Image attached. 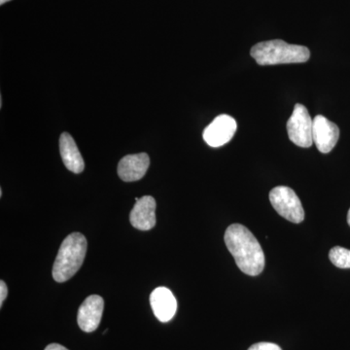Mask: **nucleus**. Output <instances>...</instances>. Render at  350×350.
Wrapping results in <instances>:
<instances>
[{
  "label": "nucleus",
  "instance_id": "1",
  "mask_svg": "<svg viewBox=\"0 0 350 350\" xmlns=\"http://www.w3.org/2000/svg\"><path fill=\"white\" fill-rule=\"evenodd\" d=\"M225 243L237 266L245 275H259L264 271L265 255L259 241L244 226L232 224L225 232Z\"/></svg>",
  "mask_w": 350,
  "mask_h": 350
},
{
  "label": "nucleus",
  "instance_id": "11",
  "mask_svg": "<svg viewBox=\"0 0 350 350\" xmlns=\"http://www.w3.org/2000/svg\"><path fill=\"white\" fill-rule=\"evenodd\" d=\"M150 165V159L146 153L126 155L118 165V175L123 181L140 180L146 174Z\"/></svg>",
  "mask_w": 350,
  "mask_h": 350
},
{
  "label": "nucleus",
  "instance_id": "10",
  "mask_svg": "<svg viewBox=\"0 0 350 350\" xmlns=\"http://www.w3.org/2000/svg\"><path fill=\"white\" fill-rule=\"evenodd\" d=\"M152 310L161 322H169L174 319L177 310L174 295L167 287H158L150 295Z\"/></svg>",
  "mask_w": 350,
  "mask_h": 350
},
{
  "label": "nucleus",
  "instance_id": "15",
  "mask_svg": "<svg viewBox=\"0 0 350 350\" xmlns=\"http://www.w3.org/2000/svg\"><path fill=\"white\" fill-rule=\"evenodd\" d=\"M7 295H8V288H7L6 283L1 280L0 282V306L3 305V301H5Z\"/></svg>",
  "mask_w": 350,
  "mask_h": 350
},
{
  "label": "nucleus",
  "instance_id": "5",
  "mask_svg": "<svg viewBox=\"0 0 350 350\" xmlns=\"http://www.w3.org/2000/svg\"><path fill=\"white\" fill-rule=\"evenodd\" d=\"M289 139L297 146L308 148L313 144V120L305 105L297 103L287 122Z\"/></svg>",
  "mask_w": 350,
  "mask_h": 350
},
{
  "label": "nucleus",
  "instance_id": "14",
  "mask_svg": "<svg viewBox=\"0 0 350 350\" xmlns=\"http://www.w3.org/2000/svg\"><path fill=\"white\" fill-rule=\"evenodd\" d=\"M248 350H282L280 345L273 344V342H258L251 345Z\"/></svg>",
  "mask_w": 350,
  "mask_h": 350
},
{
  "label": "nucleus",
  "instance_id": "12",
  "mask_svg": "<svg viewBox=\"0 0 350 350\" xmlns=\"http://www.w3.org/2000/svg\"><path fill=\"white\" fill-rule=\"evenodd\" d=\"M59 151L66 169L75 174H81L85 167L84 160L75 139L68 133H62L59 137Z\"/></svg>",
  "mask_w": 350,
  "mask_h": 350
},
{
  "label": "nucleus",
  "instance_id": "18",
  "mask_svg": "<svg viewBox=\"0 0 350 350\" xmlns=\"http://www.w3.org/2000/svg\"><path fill=\"white\" fill-rule=\"evenodd\" d=\"M347 223H349V225L350 226V208L349 211V213H347Z\"/></svg>",
  "mask_w": 350,
  "mask_h": 350
},
{
  "label": "nucleus",
  "instance_id": "6",
  "mask_svg": "<svg viewBox=\"0 0 350 350\" xmlns=\"http://www.w3.org/2000/svg\"><path fill=\"white\" fill-rule=\"evenodd\" d=\"M238 129L236 120L227 114L219 115L204 129V142L211 147L217 148L231 142Z\"/></svg>",
  "mask_w": 350,
  "mask_h": 350
},
{
  "label": "nucleus",
  "instance_id": "8",
  "mask_svg": "<svg viewBox=\"0 0 350 350\" xmlns=\"http://www.w3.org/2000/svg\"><path fill=\"white\" fill-rule=\"evenodd\" d=\"M105 301L98 295H92L83 301L78 310L77 322L80 329L86 333L96 331L103 317Z\"/></svg>",
  "mask_w": 350,
  "mask_h": 350
},
{
  "label": "nucleus",
  "instance_id": "4",
  "mask_svg": "<svg viewBox=\"0 0 350 350\" xmlns=\"http://www.w3.org/2000/svg\"><path fill=\"white\" fill-rule=\"evenodd\" d=\"M269 202L276 213L290 222L299 224L305 219L300 199L291 188L278 186L269 193Z\"/></svg>",
  "mask_w": 350,
  "mask_h": 350
},
{
  "label": "nucleus",
  "instance_id": "17",
  "mask_svg": "<svg viewBox=\"0 0 350 350\" xmlns=\"http://www.w3.org/2000/svg\"><path fill=\"white\" fill-rule=\"evenodd\" d=\"M11 1V0H0V4L1 5H3L4 3H6V2Z\"/></svg>",
  "mask_w": 350,
  "mask_h": 350
},
{
  "label": "nucleus",
  "instance_id": "9",
  "mask_svg": "<svg viewBox=\"0 0 350 350\" xmlns=\"http://www.w3.org/2000/svg\"><path fill=\"white\" fill-rule=\"evenodd\" d=\"M130 214L131 224L140 231H149L156 225V200L151 196L135 199Z\"/></svg>",
  "mask_w": 350,
  "mask_h": 350
},
{
  "label": "nucleus",
  "instance_id": "16",
  "mask_svg": "<svg viewBox=\"0 0 350 350\" xmlns=\"http://www.w3.org/2000/svg\"><path fill=\"white\" fill-rule=\"evenodd\" d=\"M45 350H68L66 349V347H63V345L59 344H51L46 347Z\"/></svg>",
  "mask_w": 350,
  "mask_h": 350
},
{
  "label": "nucleus",
  "instance_id": "13",
  "mask_svg": "<svg viewBox=\"0 0 350 350\" xmlns=\"http://www.w3.org/2000/svg\"><path fill=\"white\" fill-rule=\"evenodd\" d=\"M329 258L332 264L337 268L350 269V250L347 248L336 246L332 248L329 253Z\"/></svg>",
  "mask_w": 350,
  "mask_h": 350
},
{
  "label": "nucleus",
  "instance_id": "7",
  "mask_svg": "<svg viewBox=\"0 0 350 350\" xmlns=\"http://www.w3.org/2000/svg\"><path fill=\"white\" fill-rule=\"evenodd\" d=\"M312 138L313 144L321 153H330L338 144L340 129L326 117L317 115L313 119Z\"/></svg>",
  "mask_w": 350,
  "mask_h": 350
},
{
  "label": "nucleus",
  "instance_id": "2",
  "mask_svg": "<svg viewBox=\"0 0 350 350\" xmlns=\"http://www.w3.org/2000/svg\"><path fill=\"white\" fill-rule=\"evenodd\" d=\"M251 57L260 66L303 64L310 57V52L305 46L289 44L280 39L264 41L253 46Z\"/></svg>",
  "mask_w": 350,
  "mask_h": 350
},
{
  "label": "nucleus",
  "instance_id": "3",
  "mask_svg": "<svg viewBox=\"0 0 350 350\" xmlns=\"http://www.w3.org/2000/svg\"><path fill=\"white\" fill-rule=\"evenodd\" d=\"M87 252V239L80 232L66 237L57 252L53 266V278L57 282L70 280L81 268Z\"/></svg>",
  "mask_w": 350,
  "mask_h": 350
}]
</instances>
